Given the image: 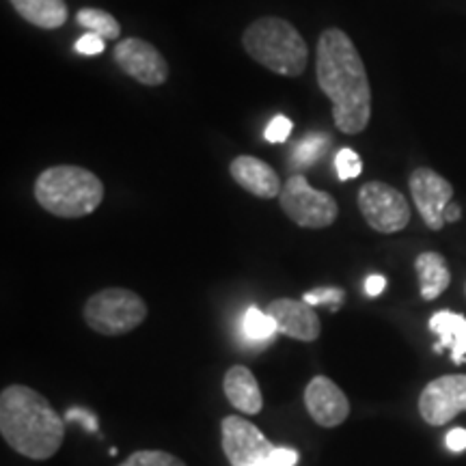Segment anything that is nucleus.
Masks as SVG:
<instances>
[{"label": "nucleus", "mask_w": 466, "mask_h": 466, "mask_svg": "<svg viewBox=\"0 0 466 466\" xmlns=\"http://www.w3.org/2000/svg\"><path fill=\"white\" fill-rule=\"evenodd\" d=\"M318 85L343 134H360L371 119V86L357 46L341 28H326L318 39Z\"/></svg>", "instance_id": "obj_1"}, {"label": "nucleus", "mask_w": 466, "mask_h": 466, "mask_svg": "<svg viewBox=\"0 0 466 466\" xmlns=\"http://www.w3.org/2000/svg\"><path fill=\"white\" fill-rule=\"evenodd\" d=\"M0 434L20 456L48 460L61 450L66 423L42 393L11 384L0 393Z\"/></svg>", "instance_id": "obj_2"}, {"label": "nucleus", "mask_w": 466, "mask_h": 466, "mask_svg": "<svg viewBox=\"0 0 466 466\" xmlns=\"http://www.w3.org/2000/svg\"><path fill=\"white\" fill-rule=\"evenodd\" d=\"M35 201L58 218H83L104 201V184L78 165L48 167L35 179Z\"/></svg>", "instance_id": "obj_3"}, {"label": "nucleus", "mask_w": 466, "mask_h": 466, "mask_svg": "<svg viewBox=\"0 0 466 466\" xmlns=\"http://www.w3.org/2000/svg\"><path fill=\"white\" fill-rule=\"evenodd\" d=\"M247 55L270 72L285 78H299L309 63V46L299 28L288 20L266 15L255 20L242 35Z\"/></svg>", "instance_id": "obj_4"}, {"label": "nucleus", "mask_w": 466, "mask_h": 466, "mask_svg": "<svg viewBox=\"0 0 466 466\" xmlns=\"http://www.w3.org/2000/svg\"><path fill=\"white\" fill-rule=\"evenodd\" d=\"M83 318L86 326L106 337L132 333L147 319V305L137 291L106 288L85 302Z\"/></svg>", "instance_id": "obj_5"}, {"label": "nucleus", "mask_w": 466, "mask_h": 466, "mask_svg": "<svg viewBox=\"0 0 466 466\" xmlns=\"http://www.w3.org/2000/svg\"><path fill=\"white\" fill-rule=\"evenodd\" d=\"M279 203L291 218V223L305 227V229H324L339 217V206H337L335 197L313 188L302 173L291 175L283 184Z\"/></svg>", "instance_id": "obj_6"}, {"label": "nucleus", "mask_w": 466, "mask_h": 466, "mask_svg": "<svg viewBox=\"0 0 466 466\" xmlns=\"http://www.w3.org/2000/svg\"><path fill=\"white\" fill-rule=\"evenodd\" d=\"M220 430L223 451L231 466H281L277 462V447L248 419L229 415L223 419Z\"/></svg>", "instance_id": "obj_7"}, {"label": "nucleus", "mask_w": 466, "mask_h": 466, "mask_svg": "<svg viewBox=\"0 0 466 466\" xmlns=\"http://www.w3.org/2000/svg\"><path fill=\"white\" fill-rule=\"evenodd\" d=\"M365 223L374 231L398 233L410 223V203L398 188L384 182H367L357 197Z\"/></svg>", "instance_id": "obj_8"}, {"label": "nucleus", "mask_w": 466, "mask_h": 466, "mask_svg": "<svg viewBox=\"0 0 466 466\" xmlns=\"http://www.w3.org/2000/svg\"><path fill=\"white\" fill-rule=\"evenodd\" d=\"M116 67L132 80L145 86H160L168 78V63L154 44L138 37H127L116 42L113 48Z\"/></svg>", "instance_id": "obj_9"}, {"label": "nucleus", "mask_w": 466, "mask_h": 466, "mask_svg": "<svg viewBox=\"0 0 466 466\" xmlns=\"http://www.w3.org/2000/svg\"><path fill=\"white\" fill-rule=\"evenodd\" d=\"M412 201L421 214L423 223L432 231H441L445 227V209L453 199V186L450 179L442 177L434 168L419 167L408 179Z\"/></svg>", "instance_id": "obj_10"}, {"label": "nucleus", "mask_w": 466, "mask_h": 466, "mask_svg": "<svg viewBox=\"0 0 466 466\" xmlns=\"http://www.w3.org/2000/svg\"><path fill=\"white\" fill-rule=\"evenodd\" d=\"M419 412L430 425H445L466 412V374L441 376L425 384L419 395Z\"/></svg>", "instance_id": "obj_11"}, {"label": "nucleus", "mask_w": 466, "mask_h": 466, "mask_svg": "<svg viewBox=\"0 0 466 466\" xmlns=\"http://www.w3.org/2000/svg\"><path fill=\"white\" fill-rule=\"evenodd\" d=\"M305 406L313 421L322 428H337L350 415L346 393L326 376L311 378L305 389Z\"/></svg>", "instance_id": "obj_12"}, {"label": "nucleus", "mask_w": 466, "mask_h": 466, "mask_svg": "<svg viewBox=\"0 0 466 466\" xmlns=\"http://www.w3.org/2000/svg\"><path fill=\"white\" fill-rule=\"evenodd\" d=\"M266 313L275 319L279 333L296 341L311 343L319 339V333H322L316 309L307 305L305 300L277 299L268 305Z\"/></svg>", "instance_id": "obj_13"}, {"label": "nucleus", "mask_w": 466, "mask_h": 466, "mask_svg": "<svg viewBox=\"0 0 466 466\" xmlns=\"http://www.w3.org/2000/svg\"><path fill=\"white\" fill-rule=\"evenodd\" d=\"M229 173L240 188L259 199H275L281 197L283 182L279 173L268 162L255 158V156H238L229 165Z\"/></svg>", "instance_id": "obj_14"}, {"label": "nucleus", "mask_w": 466, "mask_h": 466, "mask_svg": "<svg viewBox=\"0 0 466 466\" xmlns=\"http://www.w3.org/2000/svg\"><path fill=\"white\" fill-rule=\"evenodd\" d=\"M223 391L229 404L244 415H258L264 408V395H261L258 378L244 365H233L231 370H227Z\"/></svg>", "instance_id": "obj_15"}, {"label": "nucleus", "mask_w": 466, "mask_h": 466, "mask_svg": "<svg viewBox=\"0 0 466 466\" xmlns=\"http://www.w3.org/2000/svg\"><path fill=\"white\" fill-rule=\"evenodd\" d=\"M430 330H432L434 335H439V343L434 346L436 352L450 348L453 363H466V318L462 313H434V316L430 318Z\"/></svg>", "instance_id": "obj_16"}, {"label": "nucleus", "mask_w": 466, "mask_h": 466, "mask_svg": "<svg viewBox=\"0 0 466 466\" xmlns=\"http://www.w3.org/2000/svg\"><path fill=\"white\" fill-rule=\"evenodd\" d=\"M415 272L419 279V291L423 300H434L450 288L451 272L445 258L434 250H425L415 259Z\"/></svg>", "instance_id": "obj_17"}, {"label": "nucleus", "mask_w": 466, "mask_h": 466, "mask_svg": "<svg viewBox=\"0 0 466 466\" xmlns=\"http://www.w3.org/2000/svg\"><path fill=\"white\" fill-rule=\"evenodd\" d=\"M22 20L28 25L55 31L67 22L69 9L66 0H9Z\"/></svg>", "instance_id": "obj_18"}, {"label": "nucleus", "mask_w": 466, "mask_h": 466, "mask_svg": "<svg viewBox=\"0 0 466 466\" xmlns=\"http://www.w3.org/2000/svg\"><path fill=\"white\" fill-rule=\"evenodd\" d=\"M76 22L86 28V33L100 35L106 42H119L121 37V25L116 22V17H113L104 9L83 7L76 14Z\"/></svg>", "instance_id": "obj_19"}, {"label": "nucleus", "mask_w": 466, "mask_h": 466, "mask_svg": "<svg viewBox=\"0 0 466 466\" xmlns=\"http://www.w3.org/2000/svg\"><path fill=\"white\" fill-rule=\"evenodd\" d=\"M242 333L248 341L266 343L275 339L279 330H277L275 319L268 316V313L261 311V309L250 305L242 318Z\"/></svg>", "instance_id": "obj_20"}, {"label": "nucleus", "mask_w": 466, "mask_h": 466, "mask_svg": "<svg viewBox=\"0 0 466 466\" xmlns=\"http://www.w3.org/2000/svg\"><path fill=\"white\" fill-rule=\"evenodd\" d=\"M326 147H329V138L322 137V134H309V137L302 138V141L294 147V151H291V162H294L296 167L316 165V162L326 154Z\"/></svg>", "instance_id": "obj_21"}, {"label": "nucleus", "mask_w": 466, "mask_h": 466, "mask_svg": "<svg viewBox=\"0 0 466 466\" xmlns=\"http://www.w3.org/2000/svg\"><path fill=\"white\" fill-rule=\"evenodd\" d=\"M119 466H186L182 460L175 458L173 453H167L162 450H141L134 451L126 462Z\"/></svg>", "instance_id": "obj_22"}, {"label": "nucleus", "mask_w": 466, "mask_h": 466, "mask_svg": "<svg viewBox=\"0 0 466 466\" xmlns=\"http://www.w3.org/2000/svg\"><path fill=\"white\" fill-rule=\"evenodd\" d=\"M335 168L339 175L341 182H350V179L359 177L363 171V160L352 147H341L335 156Z\"/></svg>", "instance_id": "obj_23"}, {"label": "nucleus", "mask_w": 466, "mask_h": 466, "mask_svg": "<svg viewBox=\"0 0 466 466\" xmlns=\"http://www.w3.org/2000/svg\"><path fill=\"white\" fill-rule=\"evenodd\" d=\"M343 296H346V294H343L341 288H318V289L307 291V294L302 296V300H305L307 305H311V307L329 305L330 311H337V309L341 307Z\"/></svg>", "instance_id": "obj_24"}, {"label": "nucleus", "mask_w": 466, "mask_h": 466, "mask_svg": "<svg viewBox=\"0 0 466 466\" xmlns=\"http://www.w3.org/2000/svg\"><path fill=\"white\" fill-rule=\"evenodd\" d=\"M291 130H294V124L285 115L272 116V121L266 127V141L268 143H285L289 138Z\"/></svg>", "instance_id": "obj_25"}, {"label": "nucleus", "mask_w": 466, "mask_h": 466, "mask_svg": "<svg viewBox=\"0 0 466 466\" xmlns=\"http://www.w3.org/2000/svg\"><path fill=\"white\" fill-rule=\"evenodd\" d=\"M76 52H80V55H86V56H93V55H102L104 48H106V39H102L100 35L96 33H86L83 37L76 42Z\"/></svg>", "instance_id": "obj_26"}, {"label": "nucleus", "mask_w": 466, "mask_h": 466, "mask_svg": "<svg viewBox=\"0 0 466 466\" xmlns=\"http://www.w3.org/2000/svg\"><path fill=\"white\" fill-rule=\"evenodd\" d=\"M66 419L67 421H80L85 425L86 432H96L97 430V417L93 412L85 410V408H69Z\"/></svg>", "instance_id": "obj_27"}, {"label": "nucleus", "mask_w": 466, "mask_h": 466, "mask_svg": "<svg viewBox=\"0 0 466 466\" xmlns=\"http://www.w3.org/2000/svg\"><path fill=\"white\" fill-rule=\"evenodd\" d=\"M447 447H450L451 451H464L466 450V430L464 428H453L450 430V434H447Z\"/></svg>", "instance_id": "obj_28"}, {"label": "nucleus", "mask_w": 466, "mask_h": 466, "mask_svg": "<svg viewBox=\"0 0 466 466\" xmlns=\"http://www.w3.org/2000/svg\"><path fill=\"white\" fill-rule=\"evenodd\" d=\"M384 288H387V279H384L382 275L367 277V281H365V294L367 296H380Z\"/></svg>", "instance_id": "obj_29"}, {"label": "nucleus", "mask_w": 466, "mask_h": 466, "mask_svg": "<svg viewBox=\"0 0 466 466\" xmlns=\"http://www.w3.org/2000/svg\"><path fill=\"white\" fill-rule=\"evenodd\" d=\"M460 217H462V209L456 203H450L445 209V223H458Z\"/></svg>", "instance_id": "obj_30"}]
</instances>
